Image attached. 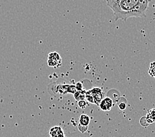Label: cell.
I'll list each match as a JSON object with an SVG mask.
<instances>
[{
	"label": "cell",
	"mask_w": 155,
	"mask_h": 137,
	"mask_svg": "<svg viewBox=\"0 0 155 137\" xmlns=\"http://www.w3.org/2000/svg\"><path fill=\"white\" fill-rule=\"evenodd\" d=\"M151 0H120L111 10L115 21H126L131 17H146Z\"/></svg>",
	"instance_id": "cell-1"
},
{
	"label": "cell",
	"mask_w": 155,
	"mask_h": 137,
	"mask_svg": "<svg viewBox=\"0 0 155 137\" xmlns=\"http://www.w3.org/2000/svg\"><path fill=\"white\" fill-rule=\"evenodd\" d=\"M47 62L51 67H57L61 65V57L58 52H51L48 56Z\"/></svg>",
	"instance_id": "cell-2"
},
{
	"label": "cell",
	"mask_w": 155,
	"mask_h": 137,
	"mask_svg": "<svg viewBox=\"0 0 155 137\" xmlns=\"http://www.w3.org/2000/svg\"><path fill=\"white\" fill-rule=\"evenodd\" d=\"M91 94L93 96L94 101V104L99 106L102 100L104 99V92L100 88H93L89 90Z\"/></svg>",
	"instance_id": "cell-3"
},
{
	"label": "cell",
	"mask_w": 155,
	"mask_h": 137,
	"mask_svg": "<svg viewBox=\"0 0 155 137\" xmlns=\"http://www.w3.org/2000/svg\"><path fill=\"white\" fill-rule=\"evenodd\" d=\"M112 106H113V101L112 99L109 97H106L103 99L99 105L100 108H101L102 111H104V112L110 111Z\"/></svg>",
	"instance_id": "cell-4"
},
{
	"label": "cell",
	"mask_w": 155,
	"mask_h": 137,
	"mask_svg": "<svg viewBox=\"0 0 155 137\" xmlns=\"http://www.w3.org/2000/svg\"><path fill=\"white\" fill-rule=\"evenodd\" d=\"M49 135L50 137H64L65 133L64 130L60 126H55V127L51 128Z\"/></svg>",
	"instance_id": "cell-5"
},
{
	"label": "cell",
	"mask_w": 155,
	"mask_h": 137,
	"mask_svg": "<svg viewBox=\"0 0 155 137\" xmlns=\"http://www.w3.org/2000/svg\"><path fill=\"white\" fill-rule=\"evenodd\" d=\"M147 121L149 125L155 122V108L149 109L146 116Z\"/></svg>",
	"instance_id": "cell-6"
},
{
	"label": "cell",
	"mask_w": 155,
	"mask_h": 137,
	"mask_svg": "<svg viewBox=\"0 0 155 137\" xmlns=\"http://www.w3.org/2000/svg\"><path fill=\"white\" fill-rule=\"evenodd\" d=\"M79 124L84 125V126H88L91 121L90 117L87 114H81L79 117Z\"/></svg>",
	"instance_id": "cell-7"
},
{
	"label": "cell",
	"mask_w": 155,
	"mask_h": 137,
	"mask_svg": "<svg viewBox=\"0 0 155 137\" xmlns=\"http://www.w3.org/2000/svg\"><path fill=\"white\" fill-rule=\"evenodd\" d=\"M86 92L85 90H81V91H77L75 93L73 94L75 99L77 102L81 100H84L85 99L86 96Z\"/></svg>",
	"instance_id": "cell-8"
},
{
	"label": "cell",
	"mask_w": 155,
	"mask_h": 137,
	"mask_svg": "<svg viewBox=\"0 0 155 137\" xmlns=\"http://www.w3.org/2000/svg\"><path fill=\"white\" fill-rule=\"evenodd\" d=\"M66 136H68V137H91L88 132L81 133L79 131L69 132Z\"/></svg>",
	"instance_id": "cell-9"
},
{
	"label": "cell",
	"mask_w": 155,
	"mask_h": 137,
	"mask_svg": "<svg viewBox=\"0 0 155 137\" xmlns=\"http://www.w3.org/2000/svg\"><path fill=\"white\" fill-rule=\"evenodd\" d=\"M148 73L150 76H151L153 78H155V61L152 62L150 64Z\"/></svg>",
	"instance_id": "cell-10"
},
{
	"label": "cell",
	"mask_w": 155,
	"mask_h": 137,
	"mask_svg": "<svg viewBox=\"0 0 155 137\" xmlns=\"http://www.w3.org/2000/svg\"><path fill=\"white\" fill-rule=\"evenodd\" d=\"M120 0H106V4L110 9H113Z\"/></svg>",
	"instance_id": "cell-11"
},
{
	"label": "cell",
	"mask_w": 155,
	"mask_h": 137,
	"mask_svg": "<svg viewBox=\"0 0 155 137\" xmlns=\"http://www.w3.org/2000/svg\"><path fill=\"white\" fill-rule=\"evenodd\" d=\"M85 99H87V101L88 102H89L91 103H93V104H94V98L93 97V96L91 94V92L89 90L86 92V96H85Z\"/></svg>",
	"instance_id": "cell-12"
},
{
	"label": "cell",
	"mask_w": 155,
	"mask_h": 137,
	"mask_svg": "<svg viewBox=\"0 0 155 137\" xmlns=\"http://www.w3.org/2000/svg\"><path fill=\"white\" fill-rule=\"evenodd\" d=\"M88 126H84V125H82L81 124H79V125H78V130L81 133L87 132V131L88 130Z\"/></svg>",
	"instance_id": "cell-13"
},
{
	"label": "cell",
	"mask_w": 155,
	"mask_h": 137,
	"mask_svg": "<svg viewBox=\"0 0 155 137\" xmlns=\"http://www.w3.org/2000/svg\"><path fill=\"white\" fill-rule=\"evenodd\" d=\"M140 124H141L143 126V127H148V126L149 125V124L147 123V121L146 116L142 117L141 118V119H140Z\"/></svg>",
	"instance_id": "cell-14"
},
{
	"label": "cell",
	"mask_w": 155,
	"mask_h": 137,
	"mask_svg": "<svg viewBox=\"0 0 155 137\" xmlns=\"http://www.w3.org/2000/svg\"><path fill=\"white\" fill-rule=\"evenodd\" d=\"M78 106L81 109H83L84 108H86V107L87 106V103L85 100H81L78 102Z\"/></svg>",
	"instance_id": "cell-15"
},
{
	"label": "cell",
	"mask_w": 155,
	"mask_h": 137,
	"mask_svg": "<svg viewBox=\"0 0 155 137\" xmlns=\"http://www.w3.org/2000/svg\"><path fill=\"white\" fill-rule=\"evenodd\" d=\"M117 105H118V107H119V109L120 110H125V108H126V101L124 102H121L120 103H117Z\"/></svg>",
	"instance_id": "cell-16"
},
{
	"label": "cell",
	"mask_w": 155,
	"mask_h": 137,
	"mask_svg": "<svg viewBox=\"0 0 155 137\" xmlns=\"http://www.w3.org/2000/svg\"><path fill=\"white\" fill-rule=\"evenodd\" d=\"M75 86L77 88V91H81V90H84L83 89V84H82L81 82H78L77 83L75 84Z\"/></svg>",
	"instance_id": "cell-17"
},
{
	"label": "cell",
	"mask_w": 155,
	"mask_h": 137,
	"mask_svg": "<svg viewBox=\"0 0 155 137\" xmlns=\"http://www.w3.org/2000/svg\"><path fill=\"white\" fill-rule=\"evenodd\" d=\"M64 137H68V136H65Z\"/></svg>",
	"instance_id": "cell-18"
}]
</instances>
